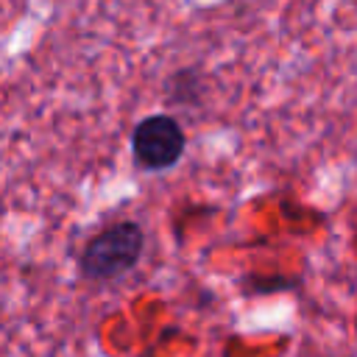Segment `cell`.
<instances>
[{"instance_id": "obj_1", "label": "cell", "mask_w": 357, "mask_h": 357, "mask_svg": "<svg viewBox=\"0 0 357 357\" xmlns=\"http://www.w3.org/2000/svg\"><path fill=\"white\" fill-rule=\"evenodd\" d=\"M142 254V231L137 223H117L100 231L81 254V271L89 279H114L134 268Z\"/></svg>"}, {"instance_id": "obj_2", "label": "cell", "mask_w": 357, "mask_h": 357, "mask_svg": "<svg viewBox=\"0 0 357 357\" xmlns=\"http://www.w3.org/2000/svg\"><path fill=\"white\" fill-rule=\"evenodd\" d=\"M134 156L148 170H165L178 162L184 151V131L181 126L167 114L145 117L134 128Z\"/></svg>"}]
</instances>
